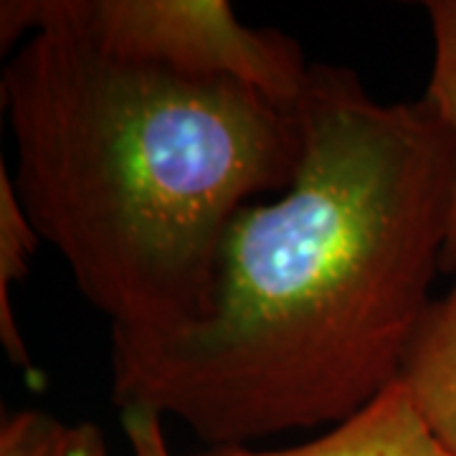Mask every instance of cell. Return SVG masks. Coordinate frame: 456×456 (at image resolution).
Returning <instances> with one entry per match:
<instances>
[{"instance_id":"1","label":"cell","mask_w":456,"mask_h":456,"mask_svg":"<svg viewBox=\"0 0 456 456\" xmlns=\"http://www.w3.org/2000/svg\"><path fill=\"white\" fill-rule=\"evenodd\" d=\"M297 110L294 183L233 216L206 317L112 332L114 403L208 446L355 416L398 380L444 272L456 147L431 104H383L353 69L314 64Z\"/></svg>"},{"instance_id":"2","label":"cell","mask_w":456,"mask_h":456,"mask_svg":"<svg viewBox=\"0 0 456 456\" xmlns=\"http://www.w3.org/2000/svg\"><path fill=\"white\" fill-rule=\"evenodd\" d=\"M0 99L23 208L125 335L206 317L233 216L284 193L305 152L297 107L122 61L56 28L11 51Z\"/></svg>"},{"instance_id":"3","label":"cell","mask_w":456,"mask_h":456,"mask_svg":"<svg viewBox=\"0 0 456 456\" xmlns=\"http://www.w3.org/2000/svg\"><path fill=\"white\" fill-rule=\"evenodd\" d=\"M69 31L107 56L180 77L233 82L297 107L312 64L274 28H248L226 0H3L0 49L38 31Z\"/></svg>"},{"instance_id":"4","label":"cell","mask_w":456,"mask_h":456,"mask_svg":"<svg viewBox=\"0 0 456 456\" xmlns=\"http://www.w3.org/2000/svg\"><path fill=\"white\" fill-rule=\"evenodd\" d=\"M191 456H449L416 413L401 380H395L347 421L317 439L281 449L208 446Z\"/></svg>"},{"instance_id":"5","label":"cell","mask_w":456,"mask_h":456,"mask_svg":"<svg viewBox=\"0 0 456 456\" xmlns=\"http://www.w3.org/2000/svg\"><path fill=\"white\" fill-rule=\"evenodd\" d=\"M428 434L456 456V269L446 294L424 312L398 373Z\"/></svg>"},{"instance_id":"6","label":"cell","mask_w":456,"mask_h":456,"mask_svg":"<svg viewBox=\"0 0 456 456\" xmlns=\"http://www.w3.org/2000/svg\"><path fill=\"white\" fill-rule=\"evenodd\" d=\"M38 244L41 236L18 198L8 165L3 163L0 165V342L5 347V358L20 370L31 373L33 378L38 375V370L33 365L31 353L16 322L11 289L28 277Z\"/></svg>"},{"instance_id":"7","label":"cell","mask_w":456,"mask_h":456,"mask_svg":"<svg viewBox=\"0 0 456 456\" xmlns=\"http://www.w3.org/2000/svg\"><path fill=\"white\" fill-rule=\"evenodd\" d=\"M0 456H112L104 434L86 421H64L38 408L0 419Z\"/></svg>"},{"instance_id":"8","label":"cell","mask_w":456,"mask_h":456,"mask_svg":"<svg viewBox=\"0 0 456 456\" xmlns=\"http://www.w3.org/2000/svg\"><path fill=\"white\" fill-rule=\"evenodd\" d=\"M431 38H434V64L424 99L431 104L444 127L452 132L456 147V0H428L424 3ZM456 269V178L449 236L444 246V272Z\"/></svg>"},{"instance_id":"9","label":"cell","mask_w":456,"mask_h":456,"mask_svg":"<svg viewBox=\"0 0 456 456\" xmlns=\"http://www.w3.org/2000/svg\"><path fill=\"white\" fill-rule=\"evenodd\" d=\"M122 431L130 446V456H175L165 436V419L155 411L125 408Z\"/></svg>"}]
</instances>
